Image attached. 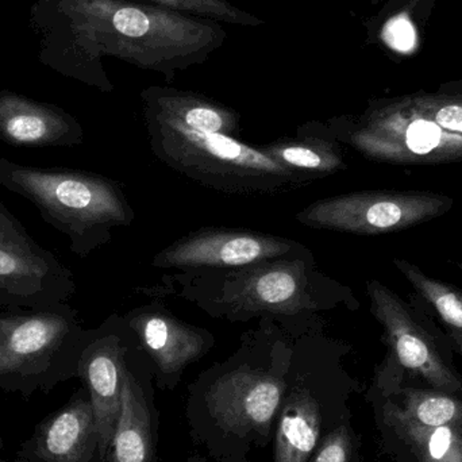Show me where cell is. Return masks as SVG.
<instances>
[{
    "label": "cell",
    "mask_w": 462,
    "mask_h": 462,
    "mask_svg": "<svg viewBox=\"0 0 462 462\" xmlns=\"http://www.w3.org/2000/svg\"><path fill=\"white\" fill-rule=\"evenodd\" d=\"M143 291L183 299L214 319H273L291 337L326 323L322 312L358 309L350 287L320 271L314 255L272 258L226 271H176Z\"/></svg>",
    "instance_id": "cell-1"
},
{
    "label": "cell",
    "mask_w": 462,
    "mask_h": 462,
    "mask_svg": "<svg viewBox=\"0 0 462 462\" xmlns=\"http://www.w3.org/2000/svg\"><path fill=\"white\" fill-rule=\"evenodd\" d=\"M79 32L97 54L124 60L172 81L224 46L219 22L138 0H69Z\"/></svg>",
    "instance_id": "cell-2"
},
{
    "label": "cell",
    "mask_w": 462,
    "mask_h": 462,
    "mask_svg": "<svg viewBox=\"0 0 462 462\" xmlns=\"http://www.w3.org/2000/svg\"><path fill=\"white\" fill-rule=\"evenodd\" d=\"M342 145L393 165L462 162V95L417 92L371 100L361 116L328 119Z\"/></svg>",
    "instance_id": "cell-3"
},
{
    "label": "cell",
    "mask_w": 462,
    "mask_h": 462,
    "mask_svg": "<svg viewBox=\"0 0 462 462\" xmlns=\"http://www.w3.org/2000/svg\"><path fill=\"white\" fill-rule=\"evenodd\" d=\"M0 186L32 203L46 224L68 236L70 252L80 258L110 244L114 231L135 219L121 184L88 171L0 157Z\"/></svg>",
    "instance_id": "cell-4"
},
{
    "label": "cell",
    "mask_w": 462,
    "mask_h": 462,
    "mask_svg": "<svg viewBox=\"0 0 462 462\" xmlns=\"http://www.w3.org/2000/svg\"><path fill=\"white\" fill-rule=\"evenodd\" d=\"M152 153L159 162L199 186L239 197L287 194L314 180L274 162L261 145L233 135L191 129L143 113Z\"/></svg>",
    "instance_id": "cell-5"
},
{
    "label": "cell",
    "mask_w": 462,
    "mask_h": 462,
    "mask_svg": "<svg viewBox=\"0 0 462 462\" xmlns=\"http://www.w3.org/2000/svg\"><path fill=\"white\" fill-rule=\"evenodd\" d=\"M88 339L69 303L0 311V391L27 401L78 377Z\"/></svg>",
    "instance_id": "cell-6"
},
{
    "label": "cell",
    "mask_w": 462,
    "mask_h": 462,
    "mask_svg": "<svg viewBox=\"0 0 462 462\" xmlns=\"http://www.w3.org/2000/svg\"><path fill=\"white\" fill-rule=\"evenodd\" d=\"M366 295L369 310L384 331L390 360L425 380L434 390L460 393V376L445 350L453 346L452 339L437 326L425 301L415 292L404 300L379 280L366 282Z\"/></svg>",
    "instance_id": "cell-7"
},
{
    "label": "cell",
    "mask_w": 462,
    "mask_h": 462,
    "mask_svg": "<svg viewBox=\"0 0 462 462\" xmlns=\"http://www.w3.org/2000/svg\"><path fill=\"white\" fill-rule=\"evenodd\" d=\"M453 205L452 198L439 192L374 189L315 200L296 214V221L310 229L380 236L433 221Z\"/></svg>",
    "instance_id": "cell-8"
},
{
    "label": "cell",
    "mask_w": 462,
    "mask_h": 462,
    "mask_svg": "<svg viewBox=\"0 0 462 462\" xmlns=\"http://www.w3.org/2000/svg\"><path fill=\"white\" fill-rule=\"evenodd\" d=\"M143 352L124 315L111 314L89 339L79 364V379L88 391L99 436V462L107 455L121 411L127 372Z\"/></svg>",
    "instance_id": "cell-9"
},
{
    "label": "cell",
    "mask_w": 462,
    "mask_h": 462,
    "mask_svg": "<svg viewBox=\"0 0 462 462\" xmlns=\"http://www.w3.org/2000/svg\"><path fill=\"white\" fill-rule=\"evenodd\" d=\"M309 247L295 239L236 227H202L160 250L152 265L179 272L226 271L260 261L309 257Z\"/></svg>",
    "instance_id": "cell-10"
},
{
    "label": "cell",
    "mask_w": 462,
    "mask_h": 462,
    "mask_svg": "<svg viewBox=\"0 0 462 462\" xmlns=\"http://www.w3.org/2000/svg\"><path fill=\"white\" fill-rule=\"evenodd\" d=\"M124 318L162 383L178 382L184 369L216 344L210 331L176 317L160 300L134 307Z\"/></svg>",
    "instance_id": "cell-11"
},
{
    "label": "cell",
    "mask_w": 462,
    "mask_h": 462,
    "mask_svg": "<svg viewBox=\"0 0 462 462\" xmlns=\"http://www.w3.org/2000/svg\"><path fill=\"white\" fill-rule=\"evenodd\" d=\"M75 293L72 271L53 253L0 246V309H45L68 303Z\"/></svg>",
    "instance_id": "cell-12"
},
{
    "label": "cell",
    "mask_w": 462,
    "mask_h": 462,
    "mask_svg": "<svg viewBox=\"0 0 462 462\" xmlns=\"http://www.w3.org/2000/svg\"><path fill=\"white\" fill-rule=\"evenodd\" d=\"M22 462H99V436L86 388L76 391L61 409L35 426L19 447Z\"/></svg>",
    "instance_id": "cell-13"
},
{
    "label": "cell",
    "mask_w": 462,
    "mask_h": 462,
    "mask_svg": "<svg viewBox=\"0 0 462 462\" xmlns=\"http://www.w3.org/2000/svg\"><path fill=\"white\" fill-rule=\"evenodd\" d=\"M0 140L15 148H73L84 143V130L56 106L0 91Z\"/></svg>",
    "instance_id": "cell-14"
},
{
    "label": "cell",
    "mask_w": 462,
    "mask_h": 462,
    "mask_svg": "<svg viewBox=\"0 0 462 462\" xmlns=\"http://www.w3.org/2000/svg\"><path fill=\"white\" fill-rule=\"evenodd\" d=\"M285 393L277 428L274 462H307L317 448L322 418L319 402L311 391L306 361L293 339Z\"/></svg>",
    "instance_id": "cell-15"
},
{
    "label": "cell",
    "mask_w": 462,
    "mask_h": 462,
    "mask_svg": "<svg viewBox=\"0 0 462 462\" xmlns=\"http://www.w3.org/2000/svg\"><path fill=\"white\" fill-rule=\"evenodd\" d=\"M153 371V364L143 350L127 372L118 422L107 455L102 462L151 461V417L146 407L143 379Z\"/></svg>",
    "instance_id": "cell-16"
},
{
    "label": "cell",
    "mask_w": 462,
    "mask_h": 462,
    "mask_svg": "<svg viewBox=\"0 0 462 462\" xmlns=\"http://www.w3.org/2000/svg\"><path fill=\"white\" fill-rule=\"evenodd\" d=\"M261 148L282 167L314 181L347 170L342 143L323 122H306L296 129L295 137Z\"/></svg>",
    "instance_id": "cell-17"
},
{
    "label": "cell",
    "mask_w": 462,
    "mask_h": 462,
    "mask_svg": "<svg viewBox=\"0 0 462 462\" xmlns=\"http://www.w3.org/2000/svg\"><path fill=\"white\" fill-rule=\"evenodd\" d=\"M141 100L143 113L154 114L191 129L233 137L241 129V116L234 108L197 92L151 86L143 89Z\"/></svg>",
    "instance_id": "cell-18"
},
{
    "label": "cell",
    "mask_w": 462,
    "mask_h": 462,
    "mask_svg": "<svg viewBox=\"0 0 462 462\" xmlns=\"http://www.w3.org/2000/svg\"><path fill=\"white\" fill-rule=\"evenodd\" d=\"M393 266L403 274L414 292L425 301L447 333L462 336V291L456 285L431 277L420 266L404 258L395 257Z\"/></svg>",
    "instance_id": "cell-19"
},
{
    "label": "cell",
    "mask_w": 462,
    "mask_h": 462,
    "mask_svg": "<svg viewBox=\"0 0 462 462\" xmlns=\"http://www.w3.org/2000/svg\"><path fill=\"white\" fill-rule=\"evenodd\" d=\"M385 420L412 448L420 462H462V428H425L385 410Z\"/></svg>",
    "instance_id": "cell-20"
},
{
    "label": "cell",
    "mask_w": 462,
    "mask_h": 462,
    "mask_svg": "<svg viewBox=\"0 0 462 462\" xmlns=\"http://www.w3.org/2000/svg\"><path fill=\"white\" fill-rule=\"evenodd\" d=\"M385 410L425 428L447 425L462 428V402L442 391L407 388L403 391V406L388 404Z\"/></svg>",
    "instance_id": "cell-21"
},
{
    "label": "cell",
    "mask_w": 462,
    "mask_h": 462,
    "mask_svg": "<svg viewBox=\"0 0 462 462\" xmlns=\"http://www.w3.org/2000/svg\"><path fill=\"white\" fill-rule=\"evenodd\" d=\"M0 246L23 252H37L42 249L29 236L23 225L0 203Z\"/></svg>",
    "instance_id": "cell-22"
},
{
    "label": "cell",
    "mask_w": 462,
    "mask_h": 462,
    "mask_svg": "<svg viewBox=\"0 0 462 462\" xmlns=\"http://www.w3.org/2000/svg\"><path fill=\"white\" fill-rule=\"evenodd\" d=\"M352 439L346 428H339L323 439L312 462H349Z\"/></svg>",
    "instance_id": "cell-23"
},
{
    "label": "cell",
    "mask_w": 462,
    "mask_h": 462,
    "mask_svg": "<svg viewBox=\"0 0 462 462\" xmlns=\"http://www.w3.org/2000/svg\"><path fill=\"white\" fill-rule=\"evenodd\" d=\"M411 30H410L409 23L406 22H396L391 29V37L393 42H398L399 49L409 48V43L411 42Z\"/></svg>",
    "instance_id": "cell-24"
},
{
    "label": "cell",
    "mask_w": 462,
    "mask_h": 462,
    "mask_svg": "<svg viewBox=\"0 0 462 462\" xmlns=\"http://www.w3.org/2000/svg\"><path fill=\"white\" fill-rule=\"evenodd\" d=\"M448 336L452 339L453 347H455L456 352L462 357V336L455 333H448Z\"/></svg>",
    "instance_id": "cell-25"
},
{
    "label": "cell",
    "mask_w": 462,
    "mask_h": 462,
    "mask_svg": "<svg viewBox=\"0 0 462 462\" xmlns=\"http://www.w3.org/2000/svg\"><path fill=\"white\" fill-rule=\"evenodd\" d=\"M444 88V92H452V94L462 95V81H460V83L452 84V86H445Z\"/></svg>",
    "instance_id": "cell-26"
},
{
    "label": "cell",
    "mask_w": 462,
    "mask_h": 462,
    "mask_svg": "<svg viewBox=\"0 0 462 462\" xmlns=\"http://www.w3.org/2000/svg\"><path fill=\"white\" fill-rule=\"evenodd\" d=\"M456 266H457L458 271H460V276L462 279V263H456Z\"/></svg>",
    "instance_id": "cell-27"
},
{
    "label": "cell",
    "mask_w": 462,
    "mask_h": 462,
    "mask_svg": "<svg viewBox=\"0 0 462 462\" xmlns=\"http://www.w3.org/2000/svg\"><path fill=\"white\" fill-rule=\"evenodd\" d=\"M3 448V439L2 437H0V450H2Z\"/></svg>",
    "instance_id": "cell-28"
},
{
    "label": "cell",
    "mask_w": 462,
    "mask_h": 462,
    "mask_svg": "<svg viewBox=\"0 0 462 462\" xmlns=\"http://www.w3.org/2000/svg\"><path fill=\"white\" fill-rule=\"evenodd\" d=\"M16 462H22V461H19V460H18V461H16Z\"/></svg>",
    "instance_id": "cell-29"
}]
</instances>
